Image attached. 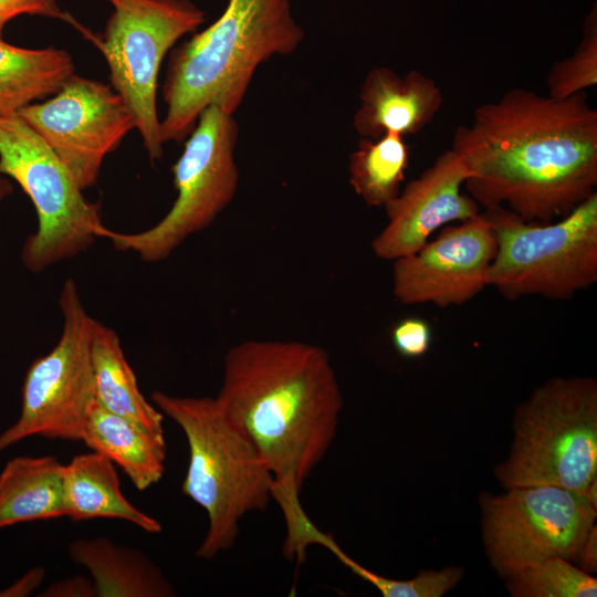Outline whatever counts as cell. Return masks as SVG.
<instances>
[{
    "mask_svg": "<svg viewBox=\"0 0 597 597\" xmlns=\"http://www.w3.org/2000/svg\"><path fill=\"white\" fill-rule=\"evenodd\" d=\"M484 209L503 206L530 222L562 218L596 192L597 111L587 92L566 98L512 88L474 109L450 147Z\"/></svg>",
    "mask_w": 597,
    "mask_h": 597,
    "instance_id": "1",
    "label": "cell"
},
{
    "mask_svg": "<svg viewBox=\"0 0 597 597\" xmlns=\"http://www.w3.org/2000/svg\"><path fill=\"white\" fill-rule=\"evenodd\" d=\"M268 464L285 521L338 428L343 395L328 353L298 341L249 339L223 360L214 397Z\"/></svg>",
    "mask_w": 597,
    "mask_h": 597,
    "instance_id": "2",
    "label": "cell"
},
{
    "mask_svg": "<svg viewBox=\"0 0 597 597\" xmlns=\"http://www.w3.org/2000/svg\"><path fill=\"white\" fill-rule=\"evenodd\" d=\"M303 38L290 0H228L212 24L171 49L161 88L164 145L186 139L211 105L234 114L258 66L293 53Z\"/></svg>",
    "mask_w": 597,
    "mask_h": 597,
    "instance_id": "3",
    "label": "cell"
},
{
    "mask_svg": "<svg viewBox=\"0 0 597 597\" xmlns=\"http://www.w3.org/2000/svg\"><path fill=\"white\" fill-rule=\"evenodd\" d=\"M150 398L187 439L189 461L181 491L208 516V528L196 556L213 559L234 546L245 514L268 507L273 499V475L214 397L172 396L155 390Z\"/></svg>",
    "mask_w": 597,
    "mask_h": 597,
    "instance_id": "4",
    "label": "cell"
},
{
    "mask_svg": "<svg viewBox=\"0 0 597 597\" xmlns=\"http://www.w3.org/2000/svg\"><path fill=\"white\" fill-rule=\"evenodd\" d=\"M504 489L564 488L597 502V383L555 377L515 409L506 460L494 468Z\"/></svg>",
    "mask_w": 597,
    "mask_h": 597,
    "instance_id": "5",
    "label": "cell"
},
{
    "mask_svg": "<svg viewBox=\"0 0 597 597\" xmlns=\"http://www.w3.org/2000/svg\"><path fill=\"white\" fill-rule=\"evenodd\" d=\"M496 243L488 285L507 300H570L597 281V192L556 222L525 221L507 208L485 209Z\"/></svg>",
    "mask_w": 597,
    "mask_h": 597,
    "instance_id": "6",
    "label": "cell"
},
{
    "mask_svg": "<svg viewBox=\"0 0 597 597\" xmlns=\"http://www.w3.org/2000/svg\"><path fill=\"white\" fill-rule=\"evenodd\" d=\"M0 172L15 181L35 209L38 226L23 242L21 262L32 273L86 252L104 227L50 146L17 114L0 116Z\"/></svg>",
    "mask_w": 597,
    "mask_h": 597,
    "instance_id": "7",
    "label": "cell"
},
{
    "mask_svg": "<svg viewBox=\"0 0 597 597\" xmlns=\"http://www.w3.org/2000/svg\"><path fill=\"white\" fill-rule=\"evenodd\" d=\"M238 136L233 114L214 105L203 109L171 167L177 197L169 211L139 232L124 233L104 226L100 238L146 263L169 258L188 238L207 229L233 200L239 185L234 158Z\"/></svg>",
    "mask_w": 597,
    "mask_h": 597,
    "instance_id": "8",
    "label": "cell"
},
{
    "mask_svg": "<svg viewBox=\"0 0 597 597\" xmlns=\"http://www.w3.org/2000/svg\"><path fill=\"white\" fill-rule=\"evenodd\" d=\"M113 6L102 35L88 39L103 54L111 86L129 109L151 161L164 155L157 86L161 62L184 35L195 32L205 11L189 0H108Z\"/></svg>",
    "mask_w": 597,
    "mask_h": 597,
    "instance_id": "9",
    "label": "cell"
},
{
    "mask_svg": "<svg viewBox=\"0 0 597 597\" xmlns=\"http://www.w3.org/2000/svg\"><path fill=\"white\" fill-rule=\"evenodd\" d=\"M59 307L62 331L54 347L29 366L17 421L0 433V453L30 437L82 441L95 401L91 345L94 318L76 282L64 281Z\"/></svg>",
    "mask_w": 597,
    "mask_h": 597,
    "instance_id": "10",
    "label": "cell"
},
{
    "mask_svg": "<svg viewBox=\"0 0 597 597\" xmlns=\"http://www.w3.org/2000/svg\"><path fill=\"white\" fill-rule=\"evenodd\" d=\"M479 504L486 555L505 578L552 557L575 563L597 516L596 501L553 485L483 492Z\"/></svg>",
    "mask_w": 597,
    "mask_h": 597,
    "instance_id": "11",
    "label": "cell"
},
{
    "mask_svg": "<svg viewBox=\"0 0 597 597\" xmlns=\"http://www.w3.org/2000/svg\"><path fill=\"white\" fill-rule=\"evenodd\" d=\"M17 115L50 146L82 190L96 184L105 157L135 128L111 85L75 73L54 95Z\"/></svg>",
    "mask_w": 597,
    "mask_h": 597,
    "instance_id": "12",
    "label": "cell"
},
{
    "mask_svg": "<svg viewBox=\"0 0 597 597\" xmlns=\"http://www.w3.org/2000/svg\"><path fill=\"white\" fill-rule=\"evenodd\" d=\"M496 251L483 213L447 226L416 253L394 260L392 292L404 304L461 305L481 293Z\"/></svg>",
    "mask_w": 597,
    "mask_h": 597,
    "instance_id": "13",
    "label": "cell"
},
{
    "mask_svg": "<svg viewBox=\"0 0 597 597\" xmlns=\"http://www.w3.org/2000/svg\"><path fill=\"white\" fill-rule=\"evenodd\" d=\"M469 177L451 148L440 154L384 207L388 222L371 241L375 255L394 261L413 254L437 229L479 214L478 202L461 191Z\"/></svg>",
    "mask_w": 597,
    "mask_h": 597,
    "instance_id": "14",
    "label": "cell"
},
{
    "mask_svg": "<svg viewBox=\"0 0 597 597\" xmlns=\"http://www.w3.org/2000/svg\"><path fill=\"white\" fill-rule=\"evenodd\" d=\"M434 80L418 70L404 75L387 66L366 74L353 126L360 138L377 139L387 133L415 135L429 125L443 105Z\"/></svg>",
    "mask_w": 597,
    "mask_h": 597,
    "instance_id": "15",
    "label": "cell"
},
{
    "mask_svg": "<svg viewBox=\"0 0 597 597\" xmlns=\"http://www.w3.org/2000/svg\"><path fill=\"white\" fill-rule=\"evenodd\" d=\"M64 516L73 523L94 519H117L147 533H159L160 523L137 509L124 495L115 463L103 453L78 454L65 464Z\"/></svg>",
    "mask_w": 597,
    "mask_h": 597,
    "instance_id": "16",
    "label": "cell"
},
{
    "mask_svg": "<svg viewBox=\"0 0 597 597\" xmlns=\"http://www.w3.org/2000/svg\"><path fill=\"white\" fill-rule=\"evenodd\" d=\"M82 442L121 467L139 491L156 484L165 472L164 432L151 431L115 415L96 400L88 410Z\"/></svg>",
    "mask_w": 597,
    "mask_h": 597,
    "instance_id": "17",
    "label": "cell"
},
{
    "mask_svg": "<svg viewBox=\"0 0 597 597\" xmlns=\"http://www.w3.org/2000/svg\"><path fill=\"white\" fill-rule=\"evenodd\" d=\"M71 559L85 567L97 597H171L175 589L142 551L106 537L77 538L67 547Z\"/></svg>",
    "mask_w": 597,
    "mask_h": 597,
    "instance_id": "18",
    "label": "cell"
},
{
    "mask_svg": "<svg viewBox=\"0 0 597 597\" xmlns=\"http://www.w3.org/2000/svg\"><path fill=\"white\" fill-rule=\"evenodd\" d=\"M65 464L52 455H21L0 471V531L64 516Z\"/></svg>",
    "mask_w": 597,
    "mask_h": 597,
    "instance_id": "19",
    "label": "cell"
},
{
    "mask_svg": "<svg viewBox=\"0 0 597 597\" xmlns=\"http://www.w3.org/2000/svg\"><path fill=\"white\" fill-rule=\"evenodd\" d=\"M95 400L108 411L164 432V413L142 394L119 336L94 318L91 345Z\"/></svg>",
    "mask_w": 597,
    "mask_h": 597,
    "instance_id": "20",
    "label": "cell"
},
{
    "mask_svg": "<svg viewBox=\"0 0 597 597\" xmlns=\"http://www.w3.org/2000/svg\"><path fill=\"white\" fill-rule=\"evenodd\" d=\"M74 73L73 59L64 49H24L0 36V116L15 115L54 95Z\"/></svg>",
    "mask_w": 597,
    "mask_h": 597,
    "instance_id": "21",
    "label": "cell"
},
{
    "mask_svg": "<svg viewBox=\"0 0 597 597\" xmlns=\"http://www.w3.org/2000/svg\"><path fill=\"white\" fill-rule=\"evenodd\" d=\"M409 159V146L397 133L360 138L349 155V184L367 206L384 208L400 192Z\"/></svg>",
    "mask_w": 597,
    "mask_h": 597,
    "instance_id": "22",
    "label": "cell"
},
{
    "mask_svg": "<svg viewBox=\"0 0 597 597\" xmlns=\"http://www.w3.org/2000/svg\"><path fill=\"white\" fill-rule=\"evenodd\" d=\"M302 543L321 544L329 549L346 567L362 579L373 585L384 597H441L451 590L462 578L461 567L452 566L441 570H422L410 579H392L378 575L362 566L345 554L335 541L311 522L302 533Z\"/></svg>",
    "mask_w": 597,
    "mask_h": 597,
    "instance_id": "23",
    "label": "cell"
},
{
    "mask_svg": "<svg viewBox=\"0 0 597 597\" xmlns=\"http://www.w3.org/2000/svg\"><path fill=\"white\" fill-rule=\"evenodd\" d=\"M507 579L514 597H595L597 579L572 562L552 557Z\"/></svg>",
    "mask_w": 597,
    "mask_h": 597,
    "instance_id": "24",
    "label": "cell"
},
{
    "mask_svg": "<svg viewBox=\"0 0 597 597\" xmlns=\"http://www.w3.org/2000/svg\"><path fill=\"white\" fill-rule=\"evenodd\" d=\"M597 84V25L595 14L586 22L583 38L567 57L556 61L546 76L548 95L566 98Z\"/></svg>",
    "mask_w": 597,
    "mask_h": 597,
    "instance_id": "25",
    "label": "cell"
},
{
    "mask_svg": "<svg viewBox=\"0 0 597 597\" xmlns=\"http://www.w3.org/2000/svg\"><path fill=\"white\" fill-rule=\"evenodd\" d=\"M391 341L398 354L406 358L423 356L431 344L429 324L420 317L401 320L391 332Z\"/></svg>",
    "mask_w": 597,
    "mask_h": 597,
    "instance_id": "26",
    "label": "cell"
},
{
    "mask_svg": "<svg viewBox=\"0 0 597 597\" xmlns=\"http://www.w3.org/2000/svg\"><path fill=\"white\" fill-rule=\"evenodd\" d=\"M22 14L62 19L78 28L86 36L90 33L59 7L57 0H0V36L4 25Z\"/></svg>",
    "mask_w": 597,
    "mask_h": 597,
    "instance_id": "27",
    "label": "cell"
},
{
    "mask_svg": "<svg viewBox=\"0 0 597 597\" xmlns=\"http://www.w3.org/2000/svg\"><path fill=\"white\" fill-rule=\"evenodd\" d=\"M41 597H97L92 579L76 575L51 584Z\"/></svg>",
    "mask_w": 597,
    "mask_h": 597,
    "instance_id": "28",
    "label": "cell"
},
{
    "mask_svg": "<svg viewBox=\"0 0 597 597\" xmlns=\"http://www.w3.org/2000/svg\"><path fill=\"white\" fill-rule=\"evenodd\" d=\"M45 570L38 566L31 568L14 583L0 590V597H24L32 594L43 582Z\"/></svg>",
    "mask_w": 597,
    "mask_h": 597,
    "instance_id": "29",
    "label": "cell"
},
{
    "mask_svg": "<svg viewBox=\"0 0 597 597\" xmlns=\"http://www.w3.org/2000/svg\"><path fill=\"white\" fill-rule=\"evenodd\" d=\"M578 567L588 574L596 573L597 570V527L596 524L591 527L587 534L584 543L582 544L576 561Z\"/></svg>",
    "mask_w": 597,
    "mask_h": 597,
    "instance_id": "30",
    "label": "cell"
},
{
    "mask_svg": "<svg viewBox=\"0 0 597 597\" xmlns=\"http://www.w3.org/2000/svg\"><path fill=\"white\" fill-rule=\"evenodd\" d=\"M13 192L11 179L0 172V205Z\"/></svg>",
    "mask_w": 597,
    "mask_h": 597,
    "instance_id": "31",
    "label": "cell"
}]
</instances>
